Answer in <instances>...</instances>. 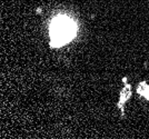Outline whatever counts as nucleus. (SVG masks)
<instances>
[{"label":"nucleus","instance_id":"1","mask_svg":"<svg viewBox=\"0 0 149 139\" xmlns=\"http://www.w3.org/2000/svg\"><path fill=\"white\" fill-rule=\"evenodd\" d=\"M77 35V26L69 17L58 16L50 26V46L59 48L70 42Z\"/></svg>","mask_w":149,"mask_h":139}]
</instances>
